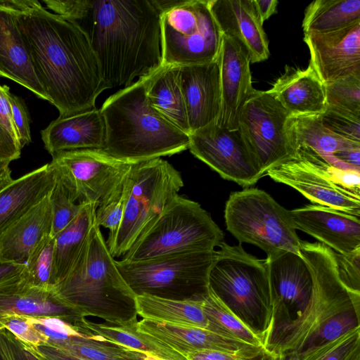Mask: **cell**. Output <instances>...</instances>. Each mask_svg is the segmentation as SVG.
Instances as JSON below:
<instances>
[{
    "label": "cell",
    "instance_id": "obj_26",
    "mask_svg": "<svg viewBox=\"0 0 360 360\" xmlns=\"http://www.w3.org/2000/svg\"><path fill=\"white\" fill-rule=\"evenodd\" d=\"M10 314L58 317L71 321L84 317L64 304L53 290L32 287L22 276L0 285V316Z\"/></svg>",
    "mask_w": 360,
    "mask_h": 360
},
{
    "label": "cell",
    "instance_id": "obj_48",
    "mask_svg": "<svg viewBox=\"0 0 360 360\" xmlns=\"http://www.w3.org/2000/svg\"><path fill=\"white\" fill-rule=\"evenodd\" d=\"M187 360H238V356L214 350H200L188 352L185 355Z\"/></svg>",
    "mask_w": 360,
    "mask_h": 360
},
{
    "label": "cell",
    "instance_id": "obj_3",
    "mask_svg": "<svg viewBox=\"0 0 360 360\" xmlns=\"http://www.w3.org/2000/svg\"><path fill=\"white\" fill-rule=\"evenodd\" d=\"M300 250L312 277L310 300L301 316L265 346L275 354L294 351L299 357L360 329V293L340 281L335 252L319 242L302 240Z\"/></svg>",
    "mask_w": 360,
    "mask_h": 360
},
{
    "label": "cell",
    "instance_id": "obj_6",
    "mask_svg": "<svg viewBox=\"0 0 360 360\" xmlns=\"http://www.w3.org/2000/svg\"><path fill=\"white\" fill-rule=\"evenodd\" d=\"M209 272V289L265 343L272 314L271 295L265 260L242 247L219 245Z\"/></svg>",
    "mask_w": 360,
    "mask_h": 360
},
{
    "label": "cell",
    "instance_id": "obj_33",
    "mask_svg": "<svg viewBox=\"0 0 360 360\" xmlns=\"http://www.w3.org/2000/svg\"><path fill=\"white\" fill-rule=\"evenodd\" d=\"M82 324L91 333L128 349L167 360H187L181 353L160 343L148 335L139 331L136 329V323L121 326L105 321L103 323L91 321L84 317Z\"/></svg>",
    "mask_w": 360,
    "mask_h": 360
},
{
    "label": "cell",
    "instance_id": "obj_56",
    "mask_svg": "<svg viewBox=\"0 0 360 360\" xmlns=\"http://www.w3.org/2000/svg\"><path fill=\"white\" fill-rule=\"evenodd\" d=\"M142 360H167L165 359H162L155 356H152L149 354H146V356Z\"/></svg>",
    "mask_w": 360,
    "mask_h": 360
},
{
    "label": "cell",
    "instance_id": "obj_29",
    "mask_svg": "<svg viewBox=\"0 0 360 360\" xmlns=\"http://www.w3.org/2000/svg\"><path fill=\"white\" fill-rule=\"evenodd\" d=\"M150 105L173 125L190 135L186 105L181 88L179 67L162 65L147 90Z\"/></svg>",
    "mask_w": 360,
    "mask_h": 360
},
{
    "label": "cell",
    "instance_id": "obj_55",
    "mask_svg": "<svg viewBox=\"0 0 360 360\" xmlns=\"http://www.w3.org/2000/svg\"><path fill=\"white\" fill-rule=\"evenodd\" d=\"M280 354L279 360H299V356L294 351L282 352Z\"/></svg>",
    "mask_w": 360,
    "mask_h": 360
},
{
    "label": "cell",
    "instance_id": "obj_24",
    "mask_svg": "<svg viewBox=\"0 0 360 360\" xmlns=\"http://www.w3.org/2000/svg\"><path fill=\"white\" fill-rule=\"evenodd\" d=\"M0 74L48 101L34 72L8 0H0Z\"/></svg>",
    "mask_w": 360,
    "mask_h": 360
},
{
    "label": "cell",
    "instance_id": "obj_10",
    "mask_svg": "<svg viewBox=\"0 0 360 360\" xmlns=\"http://www.w3.org/2000/svg\"><path fill=\"white\" fill-rule=\"evenodd\" d=\"M215 257L216 250L187 252L115 264L136 296L201 301L209 292V272Z\"/></svg>",
    "mask_w": 360,
    "mask_h": 360
},
{
    "label": "cell",
    "instance_id": "obj_16",
    "mask_svg": "<svg viewBox=\"0 0 360 360\" xmlns=\"http://www.w3.org/2000/svg\"><path fill=\"white\" fill-rule=\"evenodd\" d=\"M271 295V323L266 345L298 319L310 300L313 281L302 256L291 252L266 257Z\"/></svg>",
    "mask_w": 360,
    "mask_h": 360
},
{
    "label": "cell",
    "instance_id": "obj_8",
    "mask_svg": "<svg viewBox=\"0 0 360 360\" xmlns=\"http://www.w3.org/2000/svg\"><path fill=\"white\" fill-rule=\"evenodd\" d=\"M223 239L222 231L199 203L177 194L121 259L134 262L213 251Z\"/></svg>",
    "mask_w": 360,
    "mask_h": 360
},
{
    "label": "cell",
    "instance_id": "obj_32",
    "mask_svg": "<svg viewBox=\"0 0 360 360\" xmlns=\"http://www.w3.org/2000/svg\"><path fill=\"white\" fill-rule=\"evenodd\" d=\"M321 115L289 117L286 129L294 152L299 147H305L321 155H332L360 148V143L342 138L326 128Z\"/></svg>",
    "mask_w": 360,
    "mask_h": 360
},
{
    "label": "cell",
    "instance_id": "obj_58",
    "mask_svg": "<svg viewBox=\"0 0 360 360\" xmlns=\"http://www.w3.org/2000/svg\"></svg>",
    "mask_w": 360,
    "mask_h": 360
},
{
    "label": "cell",
    "instance_id": "obj_18",
    "mask_svg": "<svg viewBox=\"0 0 360 360\" xmlns=\"http://www.w3.org/2000/svg\"><path fill=\"white\" fill-rule=\"evenodd\" d=\"M221 87V109L216 124L238 129L240 112L255 89L252 86L250 59L245 47L223 34L217 58Z\"/></svg>",
    "mask_w": 360,
    "mask_h": 360
},
{
    "label": "cell",
    "instance_id": "obj_57",
    "mask_svg": "<svg viewBox=\"0 0 360 360\" xmlns=\"http://www.w3.org/2000/svg\"><path fill=\"white\" fill-rule=\"evenodd\" d=\"M0 77H1V74H0Z\"/></svg>",
    "mask_w": 360,
    "mask_h": 360
},
{
    "label": "cell",
    "instance_id": "obj_47",
    "mask_svg": "<svg viewBox=\"0 0 360 360\" xmlns=\"http://www.w3.org/2000/svg\"><path fill=\"white\" fill-rule=\"evenodd\" d=\"M27 347L40 360H87L47 344Z\"/></svg>",
    "mask_w": 360,
    "mask_h": 360
},
{
    "label": "cell",
    "instance_id": "obj_44",
    "mask_svg": "<svg viewBox=\"0 0 360 360\" xmlns=\"http://www.w3.org/2000/svg\"><path fill=\"white\" fill-rule=\"evenodd\" d=\"M7 98L10 104L11 115L15 126L20 148L29 145L32 141L30 118L27 107L23 100L12 94L10 89L7 91Z\"/></svg>",
    "mask_w": 360,
    "mask_h": 360
},
{
    "label": "cell",
    "instance_id": "obj_20",
    "mask_svg": "<svg viewBox=\"0 0 360 360\" xmlns=\"http://www.w3.org/2000/svg\"><path fill=\"white\" fill-rule=\"evenodd\" d=\"M136 329L184 356L194 351L214 350L250 358L265 349L203 328L176 326L144 319L137 321Z\"/></svg>",
    "mask_w": 360,
    "mask_h": 360
},
{
    "label": "cell",
    "instance_id": "obj_11",
    "mask_svg": "<svg viewBox=\"0 0 360 360\" xmlns=\"http://www.w3.org/2000/svg\"><path fill=\"white\" fill-rule=\"evenodd\" d=\"M226 229L239 241L259 247L267 257L281 252L301 254L299 238L289 210L258 188L230 194L225 205Z\"/></svg>",
    "mask_w": 360,
    "mask_h": 360
},
{
    "label": "cell",
    "instance_id": "obj_7",
    "mask_svg": "<svg viewBox=\"0 0 360 360\" xmlns=\"http://www.w3.org/2000/svg\"><path fill=\"white\" fill-rule=\"evenodd\" d=\"M183 186L180 173L160 158L134 164L123 186L122 223L113 238L105 240L112 256L122 257Z\"/></svg>",
    "mask_w": 360,
    "mask_h": 360
},
{
    "label": "cell",
    "instance_id": "obj_36",
    "mask_svg": "<svg viewBox=\"0 0 360 360\" xmlns=\"http://www.w3.org/2000/svg\"><path fill=\"white\" fill-rule=\"evenodd\" d=\"M202 309L216 333L264 347L262 340L245 326L209 289Z\"/></svg>",
    "mask_w": 360,
    "mask_h": 360
},
{
    "label": "cell",
    "instance_id": "obj_49",
    "mask_svg": "<svg viewBox=\"0 0 360 360\" xmlns=\"http://www.w3.org/2000/svg\"><path fill=\"white\" fill-rule=\"evenodd\" d=\"M21 150L10 141L0 128V158L11 162L20 157Z\"/></svg>",
    "mask_w": 360,
    "mask_h": 360
},
{
    "label": "cell",
    "instance_id": "obj_17",
    "mask_svg": "<svg viewBox=\"0 0 360 360\" xmlns=\"http://www.w3.org/2000/svg\"><path fill=\"white\" fill-rule=\"evenodd\" d=\"M304 41L309 64L324 84L360 75V22L328 32L304 34Z\"/></svg>",
    "mask_w": 360,
    "mask_h": 360
},
{
    "label": "cell",
    "instance_id": "obj_45",
    "mask_svg": "<svg viewBox=\"0 0 360 360\" xmlns=\"http://www.w3.org/2000/svg\"><path fill=\"white\" fill-rule=\"evenodd\" d=\"M0 360H40L5 328H0Z\"/></svg>",
    "mask_w": 360,
    "mask_h": 360
},
{
    "label": "cell",
    "instance_id": "obj_52",
    "mask_svg": "<svg viewBox=\"0 0 360 360\" xmlns=\"http://www.w3.org/2000/svg\"><path fill=\"white\" fill-rule=\"evenodd\" d=\"M253 2L263 24L265 20L276 13L278 4L277 0H253Z\"/></svg>",
    "mask_w": 360,
    "mask_h": 360
},
{
    "label": "cell",
    "instance_id": "obj_22",
    "mask_svg": "<svg viewBox=\"0 0 360 360\" xmlns=\"http://www.w3.org/2000/svg\"><path fill=\"white\" fill-rule=\"evenodd\" d=\"M209 5L223 34L245 47L250 63L269 58V41L253 0H209Z\"/></svg>",
    "mask_w": 360,
    "mask_h": 360
},
{
    "label": "cell",
    "instance_id": "obj_34",
    "mask_svg": "<svg viewBox=\"0 0 360 360\" xmlns=\"http://www.w3.org/2000/svg\"><path fill=\"white\" fill-rule=\"evenodd\" d=\"M360 22V0H315L305 9L304 34L324 33Z\"/></svg>",
    "mask_w": 360,
    "mask_h": 360
},
{
    "label": "cell",
    "instance_id": "obj_12",
    "mask_svg": "<svg viewBox=\"0 0 360 360\" xmlns=\"http://www.w3.org/2000/svg\"><path fill=\"white\" fill-rule=\"evenodd\" d=\"M162 65L208 63L218 58L223 33L209 0H181L161 14Z\"/></svg>",
    "mask_w": 360,
    "mask_h": 360
},
{
    "label": "cell",
    "instance_id": "obj_21",
    "mask_svg": "<svg viewBox=\"0 0 360 360\" xmlns=\"http://www.w3.org/2000/svg\"><path fill=\"white\" fill-rule=\"evenodd\" d=\"M179 77L191 134L216 123L221 109L217 59L208 63L179 67Z\"/></svg>",
    "mask_w": 360,
    "mask_h": 360
},
{
    "label": "cell",
    "instance_id": "obj_28",
    "mask_svg": "<svg viewBox=\"0 0 360 360\" xmlns=\"http://www.w3.org/2000/svg\"><path fill=\"white\" fill-rule=\"evenodd\" d=\"M49 195L0 236V262L25 264L34 248L51 233Z\"/></svg>",
    "mask_w": 360,
    "mask_h": 360
},
{
    "label": "cell",
    "instance_id": "obj_31",
    "mask_svg": "<svg viewBox=\"0 0 360 360\" xmlns=\"http://www.w3.org/2000/svg\"><path fill=\"white\" fill-rule=\"evenodd\" d=\"M96 209L94 203H83L77 217L54 236L53 288L67 276L79 257L95 222Z\"/></svg>",
    "mask_w": 360,
    "mask_h": 360
},
{
    "label": "cell",
    "instance_id": "obj_27",
    "mask_svg": "<svg viewBox=\"0 0 360 360\" xmlns=\"http://www.w3.org/2000/svg\"><path fill=\"white\" fill-rule=\"evenodd\" d=\"M56 174L51 163L13 180L0 192V236L49 195Z\"/></svg>",
    "mask_w": 360,
    "mask_h": 360
},
{
    "label": "cell",
    "instance_id": "obj_50",
    "mask_svg": "<svg viewBox=\"0 0 360 360\" xmlns=\"http://www.w3.org/2000/svg\"><path fill=\"white\" fill-rule=\"evenodd\" d=\"M25 264L0 262V285L22 276Z\"/></svg>",
    "mask_w": 360,
    "mask_h": 360
},
{
    "label": "cell",
    "instance_id": "obj_38",
    "mask_svg": "<svg viewBox=\"0 0 360 360\" xmlns=\"http://www.w3.org/2000/svg\"><path fill=\"white\" fill-rule=\"evenodd\" d=\"M324 84L327 106L360 116V75Z\"/></svg>",
    "mask_w": 360,
    "mask_h": 360
},
{
    "label": "cell",
    "instance_id": "obj_46",
    "mask_svg": "<svg viewBox=\"0 0 360 360\" xmlns=\"http://www.w3.org/2000/svg\"><path fill=\"white\" fill-rule=\"evenodd\" d=\"M8 89L9 86L0 85V128L11 141L20 148L18 132L13 120L11 107L7 98V91Z\"/></svg>",
    "mask_w": 360,
    "mask_h": 360
},
{
    "label": "cell",
    "instance_id": "obj_43",
    "mask_svg": "<svg viewBox=\"0 0 360 360\" xmlns=\"http://www.w3.org/2000/svg\"><path fill=\"white\" fill-rule=\"evenodd\" d=\"M125 197L122 194L108 202L98 207L96 211L95 222L101 227L109 229L107 240L111 239L117 232L122 223L124 211Z\"/></svg>",
    "mask_w": 360,
    "mask_h": 360
},
{
    "label": "cell",
    "instance_id": "obj_40",
    "mask_svg": "<svg viewBox=\"0 0 360 360\" xmlns=\"http://www.w3.org/2000/svg\"><path fill=\"white\" fill-rule=\"evenodd\" d=\"M323 125L337 135L360 143V116L327 106L321 115Z\"/></svg>",
    "mask_w": 360,
    "mask_h": 360
},
{
    "label": "cell",
    "instance_id": "obj_13",
    "mask_svg": "<svg viewBox=\"0 0 360 360\" xmlns=\"http://www.w3.org/2000/svg\"><path fill=\"white\" fill-rule=\"evenodd\" d=\"M289 117L268 90H255L240 112L238 129L264 175L295 153L286 129Z\"/></svg>",
    "mask_w": 360,
    "mask_h": 360
},
{
    "label": "cell",
    "instance_id": "obj_1",
    "mask_svg": "<svg viewBox=\"0 0 360 360\" xmlns=\"http://www.w3.org/2000/svg\"><path fill=\"white\" fill-rule=\"evenodd\" d=\"M48 101L65 117L95 108L105 89L98 62L74 21L48 11L37 0H8Z\"/></svg>",
    "mask_w": 360,
    "mask_h": 360
},
{
    "label": "cell",
    "instance_id": "obj_25",
    "mask_svg": "<svg viewBox=\"0 0 360 360\" xmlns=\"http://www.w3.org/2000/svg\"><path fill=\"white\" fill-rule=\"evenodd\" d=\"M268 91L290 117L320 115L327 108L325 84L310 64L304 70L286 68Z\"/></svg>",
    "mask_w": 360,
    "mask_h": 360
},
{
    "label": "cell",
    "instance_id": "obj_2",
    "mask_svg": "<svg viewBox=\"0 0 360 360\" xmlns=\"http://www.w3.org/2000/svg\"><path fill=\"white\" fill-rule=\"evenodd\" d=\"M160 18L152 0H81L74 22L90 43L107 89L129 86L162 65Z\"/></svg>",
    "mask_w": 360,
    "mask_h": 360
},
{
    "label": "cell",
    "instance_id": "obj_4",
    "mask_svg": "<svg viewBox=\"0 0 360 360\" xmlns=\"http://www.w3.org/2000/svg\"><path fill=\"white\" fill-rule=\"evenodd\" d=\"M155 72L112 94L100 108L106 129L102 150L109 155L138 163L188 149L189 135L149 103L147 90Z\"/></svg>",
    "mask_w": 360,
    "mask_h": 360
},
{
    "label": "cell",
    "instance_id": "obj_53",
    "mask_svg": "<svg viewBox=\"0 0 360 360\" xmlns=\"http://www.w3.org/2000/svg\"><path fill=\"white\" fill-rule=\"evenodd\" d=\"M10 163L9 160L0 158V192L13 181L9 167Z\"/></svg>",
    "mask_w": 360,
    "mask_h": 360
},
{
    "label": "cell",
    "instance_id": "obj_42",
    "mask_svg": "<svg viewBox=\"0 0 360 360\" xmlns=\"http://www.w3.org/2000/svg\"><path fill=\"white\" fill-rule=\"evenodd\" d=\"M335 259L340 281L352 291L360 293V248L349 253L335 252Z\"/></svg>",
    "mask_w": 360,
    "mask_h": 360
},
{
    "label": "cell",
    "instance_id": "obj_30",
    "mask_svg": "<svg viewBox=\"0 0 360 360\" xmlns=\"http://www.w3.org/2000/svg\"><path fill=\"white\" fill-rule=\"evenodd\" d=\"M137 315L144 319L214 332L203 309L202 300H175L148 295L136 296Z\"/></svg>",
    "mask_w": 360,
    "mask_h": 360
},
{
    "label": "cell",
    "instance_id": "obj_51",
    "mask_svg": "<svg viewBox=\"0 0 360 360\" xmlns=\"http://www.w3.org/2000/svg\"><path fill=\"white\" fill-rule=\"evenodd\" d=\"M332 155L341 162L360 169V148L347 149Z\"/></svg>",
    "mask_w": 360,
    "mask_h": 360
},
{
    "label": "cell",
    "instance_id": "obj_15",
    "mask_svg": "<svg viewBox=\"0 0 360 360\" xmlns=\"http://www.w3.org/2000/svg\"><path fill=\"white\" fill-rule=\"evenodd\" d=\"M189 138L191 153L224 179L245 187L264 175L239 129L230 130L212 123L191 133Z\"/></svg>",
    "mask_w": 360,
    "mask_h": 360
},
{
    "label": "cell",
    "instance_id": "obj_14",
    "mask_svg": "<svg viewBox=\"0 0 360 360\" xmlns=\"http://www.w3.org/2000/svg\"><path fill=\"white\" fill-rule=\"evenodd\" d=\"M51 163L75 183L79 203L98 207L119 197L132 165L102 149L64 150L53 154Z\"/></svg>",
    "mask_w": 360,
    "mask_h": 360
},
{
    "label": "cell",
    "instance_id": "obj_35",
    "mask_svg": "<svg viewBox=\"0 0 360 360\" xmlns=\"http://www.w3.org/2000/svg\"><path fill=\"white\" fill-rule=\"evenodd\" d=\"M50 163L56 174L53 187L49 194L52 213L51 235L54 237L77 217L83 203H79V195L75 183L68 175Z\"/></svg>",
    "mask_w": 360,
    "mask_h": 360
},
{
    "label": "cell",
    "instance_id": "obj_5",
    "mask_svg": "<svg viewBox=\"0 0 360 360\" xmlns=\"http://www.w3.org/2000/svg\"><path fill=\"white\" fill-rule=\"evenodd\" d=\"M52 290L82 316L121 326L138 321L136 295L120 273L96 222L72 269Z\"/></svg>",
    "mask_w": 360,
    "mask_h": 360
},
{
    "label": "cell",
    "instance_id": "obj_9",
    "mask_svg": "<svg viewBox=\"0 0 360 360\" xmlns=\"http://www.w3.org/2000/svg\"><path fill=\"white\" fill-rule=\"evenodd\" d=\"M265 175L297 191L314 205L360 217V169L340 167L327 156L299 147Z\"/></svg>",
    "mask_w": 360,
    "mask_h": 360
},
{
    "label": "cell",
    "instance_id": "obj_41",
    "mask_svg": "<svg viewBox=\"0 0 360 360\" xmlns=\"http://www.w3.org/2000/svg\"><path fill=\"white\" fill-rule=\"evenodd\" d=\"M0 328H5L28 347L47 344V338L29 322L25 316H0Z\"/></svg>",
    "mask_w": 360,
    "mask_h": 360
},
{
    "label": "cell",
    "instance_id": "obj_37",
    "mask_svg": "<svg viewBox=\"0 0 360 360\" xmlns=\"http://www.w3.org/2000/svg\"><path fill=\"white\" fill-rule=\"evenodd\" d=\"M54 237L45 236L30 253L22 278L32 287L44 290L53 288Z\"/></svg>",
    "mask_w": 360,
    "mask_h": 360
},
{
    "label": "cell",
    "instance_id": "obj_23",
    "mask_svg": "<svg viewBox=\"0 0 360 360\" xmlns=\"http://www.w3.org/2000/svg\"><path fill=\"white\" fill-rule=\"evenodd\" d=\"M45 149L52 155L64 150L103 149L106 129L100 109L58 117L41 131Z\"/></svg>",
    "mask_w": 360,
    "mask_h": 360
},
{
    "label": "cell",
    "instance_id": "obj_54",
    "mask_svg": "<svg viewBox=\"0 0 360 360\" xmlns=\"http://www.w3.org/2000/svg\"><path fill=\"white\" fill-rule=\"evenodd\" d=\"M280 354L271 352L266 349L258 355L250 358H239L238 360H279Z\"/></svg>",
    "mask_w": 360,
    "mask_h": 360
},
{
    "label": "cell",
    "instance_id": "obj_19",
    "mask_svg": "<svg viewBox=\"0 0 360 360\" xmlns=\"http://www.w3.org/2000/svg\"><path fill=\"white\" fill-rule=\"evenodd\" d=\"M295 229L302 231L335 252L360 248L359 217L326 206L306 205L289 210Z\"/></svg>",
    "mask_w": 360,
    "mask_h": 360
},
{
    "label": "cell",
    "instance_id": "obj_39",
    "mask_svg": "<svg viewBox=\"0 0 360 360\" xmlns=\"http://www.w3.org/2000/svg\"><path fill=\"white\" fill-rule=\"evenodd\" d=\"M299 360H360V329L305 353Z\"/></svg>",
    "mask_w": 360,
    "mask_h": 360
}]
</instances>
